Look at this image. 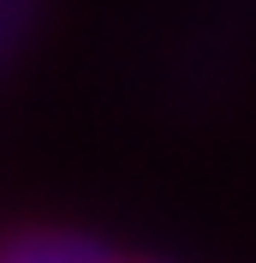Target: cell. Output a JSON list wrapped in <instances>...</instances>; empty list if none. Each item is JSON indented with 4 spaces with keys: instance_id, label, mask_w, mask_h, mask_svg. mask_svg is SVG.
<instances>
[{
    "instance_id": "cell-1",
    "label": "cell",
    "mask_w": 256,
    "mask_h": 263,
    "mask_svg": "<svg viewBox=\"0 0 256 263\" xmlns=\"http://www.w3.org/2000/svg\"><path fill=\"white\" fill-rule=\"evenodd\" d=\"M0 263H125V257H113L101 239H83L66 228H24L0 239Z\"/></svg>"
},
{
    "instance_id": "cell-2",
    "label": "cell",
    "mask_w": 256,
    "mask_h": 263,
    "mask_svg": "<svg viewBox=\"0 0 256 263\" xmlns=\"http://www.w3.org/2000/svg\"><path fill=\"white\" fill-rule=\"evenodd\" d=\"M125 263H137V257H125Z\"/></svg>"
}]
</instances>
